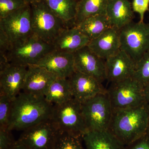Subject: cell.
I'll list each match as a JSON object with an SVG mask.
<instances>
[{
    "mask_svg": "<svg viewBox=\"0 0 149 149\" xmlns=\"http://www.w3.org/2000/svg\"><path fill=\"white\" fill-rule=\"evenodd\" d=\"M54 105L44 96L21 92L13 100L8 129L11 131H23L50 120Z\"/></svg>",
    "mask_w": 149,
    "mask_h": 149,
    "instance_id": "obj_1",
    "label": "cell"
},
{
    "mask_svg": "<svg viewBox=\"0 0 149 149\" xmlns=\"http://www.w3.org/2000/svg\"><path fill=\"white\" fill-rule=\"evenodd\" d=\"M148 107L113 110L108 130L125 146L139 139L148 129Z\"/></svg>",
    "mask_w": 149,
    "mask_h": 149,
    "instance_id": "obj_2",
    "label": "cell"
},
{
    "mask_svg": "<svg viewBox=\"0 0 149 149\" xmlns=\"http://www.w3.org/2000/svg\"><path fill=\"white\" fill-rule=\"evenodd\" d=\"M29 5L33 35L52 45L58 35L69 27L53 12L44 0Z\"/></svg>",
    "mask_w": 149,
    "mask_h": 149,
    "instance_id": "obj_3",
    "label": "cell"
},
{
    "mask_svg": "<svg viewBox=\"0 0 149 149\" xmlns=\"http://www.w3.org/2000/svg\"><path fill=\"white\" fill-rule=\"evenodd\" d=\"M51 120L59 132L83 138L88 131L82 104L73 98L61 104L54 105Z\"/></svg>",
    "mask_w": 149,
    "mask_h": 149,
    "instance_id": "obj_4",
    "label": "cell"
},
{
    "mask_svg": "<svg viewBox=\"0 0 149 149\" xmlns=\"http://www.w3.org/2000/svg\"><path fill=\"white\" fill-rule=\"evenodd\" d=\"M107 90L113 110L135 107L146 104L143 86L134 77L111 83Z\"/></svg>",
    "mask_w": 149,
    "mask_h": 149,
    "instance_id": "obj_5",
    "label": "cell"
},
{
    "mask_svg": "<svg viewBox=\"0 0 149 149\" xmlns=\"http://www.w3.org/2000/svg\"><path fill=\"white\" fill-rule=\"evenodd\" d=\"M119 30L120 49L137 63L149 50V24L132 21Z\"/></svg>",
    "mask_w": 149,
    "mask_h": 149,
    "instance_id": "obj_6",
    "label": "cell"
},
{
    "mask_svg": "<svg viewBox=\"0 0 149 149\" xmlns=\"http://www.w3.org/2000/svg\"><path fill=\"white\" fill-rule=\"evenodd\" d=\"M53 46L35 35L24 42L12 46L4 56L11 64L28 67L35 65L41 59L52 51Z\"/></svg>",
    "mask_w": 149,
    "mask_h": 149,
    "instance_id": "obj_7",
    "label": "cell"
},
{
    "mask_svg": "<svg viewBox=\"0 0 149 149\" xmlns=\"http://www.w3.org/2000/svg\"><path fill=\"white\" fill-rule=\"evenodd\" d=\"M0 31L7 37L10 47L22 44L33 36L30 5L0 19Z\"/></svg>",
    "mask_w": 149,
    "mask_h": 149,
    "instance_id": "obj_8",
    "label": "cell"
},
{
    "mask_svg": "<svg viewBox=\"0 0 149 149\" xmlns=\"http://www.w3.org/2000/svg\"><path fill=\"white\" fill-rule=\"evenodd\" d=\"M88 130H108L113 109L107 93H101L82 104Z\"/></svg>",
    "mask_w": 149,
    "mask_h": 149,
    "instance_id": "obj_9",
    "label": "cell"
},
{
    "mask_svg": "<svg viewBox=\"0 0 149 149\" xmlns=\"http://www.w3.org/2000/svg\"><path fill=\"white\" fill-rule=\"evenodd\" d=\"M59 133L50 119L23 130L17 141L28 149H53Z\"/></svg>",
    "mask_w": 149,
    "mask_h": 149,
    "instance_id": "obj_10",
    "label": "cell"
},
{
    "mask_svg": "<svg viewBox=\"0 0 149 149\" xmlns=\"http://www.w3.org/2000/svg\"><path fill=\"white\" fill-rule=\"evenodd\" d=\"M73 56L75 70L92 76L102 83L107 80L105 61L93 52L88 45L76 51Z\"/></svg>",
    "mask_w": 149,
    "mask_h": 149,
    "instance_id": "obj_11",
    "label": "cell"
},
{
    "mask_svg": "<svg viewBox=\"0 0 149 149\" xmlns=\"http://www.w3.org/2000/svg\"><path fill=\"white\" fill-rule=\"evenodd\" d=\"M68 80L72 97L81 104L99 94L107 92L102 83L95 78L76 70Z\"/></svg>",
    "mask_w": 149,
    "mask_h": 149,
    "instance_id": "obj_12",
    "label": "cell"
},
{
    "mask_svg": "<svg viewBox=\"0 0 149 149\" xmlns=\"http://www.w3.org/2000/svg\"><path fill=\"white\" fill-rule=\"evenodd\" d=\"M28 67L8 63L0 66V93L13 100L22 91Z\"/></svg>",
    "mask_w": 149,
    "mask_h": 149,
    "instance_id": "obj_13",
    "label": "cell"
},
{
    "mask_svg": "<svg viewBox=\"0 0 149 149\" xmlns=\"http://www.w3.org/2000/svg\"><path fill=\"white\" fill-rule=\"evenodd\" d=\"M34 65L43 68L60 78H68L75 71L73 54L55 50Z\"/></svg>",
    "mask_w": 149,
    "mask_h": 149,
    "instance_id": "obj_14",
    "label": "cell"
},
{
    "mask_svg": "<svg viewBox=\"0 0 149 149\" xmlns=\"http://www.w3.org/2000/svg\"><path fill=\"white\" fill-rule=\"evenodd\" d=\"M136 65V63L120 49L105 60L107 80L111 83L133 77Z\"/></svg>",
    "mask_w": 149,
    "mask_h": 149,
    "instance_id": "obj_15",
    "label": "cell"
},
{
    "mask_svg": "<svg viewBox=\"0 0 149 149\" xmlns=\"http://www.w3.org/2000/svg\"><path fill=\"white\" fill-rule=\"evenodd\" d=\"M57 77L43 68L30 65L27 67L22 92L45 97L51 84Z\"/></svg>",
    "mask_w": 149,
    "mask_h": 149,
    "instance_id": "obj_16",
    "label": "cell"
},
{
    "mask_svg": "<svg viewBox=\"0 0 149 149\" xmlns=\"http://www.w3.org/2000/svg\"><path fill=\"white\" fill-rule=\"evenodd\" d=\"M93 52L105 61L120 50V30L111 27L88 45Z\"/></svg>",
    "mask_w": 149,
    "mask_h": 149,
    "instance_id": "obj_17",
    "label": "cell"
},
{
    "mask_svg": "<svg viewBox=\"0 0 149 149\" xmlns=\"http://www.w3.org/2000/svg\"><path fill=\"white\" fill-rule=\"evenodd\" d=\"M91 40L76 26L64 29L54 40L52 45L55 50L73 54L87 46Z\"/></svg>",
    "mask_w": 149,
    "mask_h": 149,
    "instance_id": "obj_18",
    "label": "cell"
},
{
    "mask_svg": "<svg viewBox=\"0 0 149 149\" xmlns=\"http://www.w3.org/2000/svg\"><path fill=\"white\" fill-rule=\"evenodd\" d=\"M134 12L129 0H109L106 15L112 27L120 29L133 21Z\"/></svg>",
    "mask_w": 149,
    "mask_h": 149,
    "instance_id": "obj_19",
    "label": "cell"
},
{
    "mask_svg": "<svg viewBox=\"0 0 149 149\" xmlns=\"http://www.w3.org/2000/svg\"><path fill=\"white\" fill-rule=\"evenodd\" d=\"M83 140L86 149H123L124 147L108 130H88Z\"/></svg>",
    "mask_w": 149,
    "mask_h": 149,
    "instance_id": "obj_20",
    "label": "cell"
},
{
    "mask_svg": "<svg viewBox=\"0 0 149 149\" xmlns=\"http://www.w3.org/2000/svg\"><path fill=\"white\" fill-rule=\"evenodd\" d=\"M58 17L69 27L75 26L77 15V0H44Z\"/></svg>",
    "mask_w": 149,
    "mask_h": 149,
    "instance_id": "obj_21",
    "label": "cell"
},
{
    "mask_svg": "<svg viewBox=\"0 0 149 149\" xmlns=\"http://www.w3.org/2000/svg\"><path fill=\"white\" fill-rule=\"evenodd\" d=\"M75 26L91 40L95 39L112 27L106 14L89 17Z\"/></svg>",
    "mask_w": 149,
    "mask_h": 149,
    "instance_id": "obj_22",
    "label": "cell"
},
{
    "mask_svg": "<svg viewBox=\"0 0 149 149\" xmlns=\"http://www.w3.org/2000/svg\"><path fill=\"white\" fill-rule=\"evenodd\" d=\"M53 105L61 104L72 97L68 78L57 77L51 84L45 96Z\"/></svg>",
    "mask_w": 149,
    "mask_h": 149,
    "instance_id": "obj_23",
    "label": "cell"
},
{
    "mask_svg": "<svg viewBox=\"0 0 149 149\" xmlns=\"http://www.w3.org/2000/svg\"><path fill=\"white\" fill-rule=\"evenodd\" d=\"M109 0H79L77 2L75 26L89 17L106 15Z\"/></svg>",
    "mask_w": 149,
    "mask_h": 149,
    "instance_id": "obj_24",
    "label": "cell"
},
{
    "mask_svg": "<svg viewBox=\"0 0 149 149\" xmlns=\"http://www.w3.org/2000/svg\"><path fill=\"white\" fill-rule=\"evenodd\" d=\"M83 141L82 137L59 132L53 149H86Z\"/></svg>",
    "mask_w": 149,
    "mask_h": 149,
    "instance_id": "obj_25",
    "label": "cell"
},
{
    "mask_svg": "<svg viewBox=\"0 0 149 149\" xmlns=\"http://www.w3.org/2000/svg\"><path fill=\"white\" fill-rule=\"evenodd\" d=\"M133 77L143 87L149 84V50L136 63Z\"/></svg>",
    "mask_w": 149,
    "mask_h": 149,
    "instance_id": "obj_26",
    "label": "cell"
},
{
    "mask_svg": "<svg viewBox=\"0 0 149 149\" xmlns=\"http://www.w3.org/2000/svg\"><path fill=\"white\" fill-rule=\"evenodd\" d=\"M29 4L24 0H0V19L4 18Z\"/></svg>",
    "mask_w": 149,
    "mask_h": 149,
    "instance_id": "obj_27",
    "label": "cell"
},
{
    "mask_svg": "<svg viewBox=\"0 0 149 149\" xmlns=\"http://www.w3.org/2000/svg\"><path fill=\"white\" fill-rule=\"evenodd\" d=\"M13 100L3 93H0V128H7Z\"/></svg>",
    "mask_w": 149,
    "mask_h": 149,
    "instance_id": "obj_28",
    "label": "cell"
},
{
    "mask_svg": "<svg viewBox=\"0 0 149 149\" xmlns=\"http://www.w3.org/2000/svg\"><path fill=\"white\" fill-rule=\"evenodd\" d=\"M11 132L7 128H0V149L13 148L16 141Z\"/></svg>",
    "mask_w": 149,
    "mask_h": 149,
    "instance_id": "obj_29",
    "label": "cell"
},
{
    "mask_svg": "<svg viewBox=\"0 0 149 149\" xmlns=\"http://www.w3.org/2000/svg\"><path fill=\"white\" fill-rule=\"evenodd\" d=\"M131 5L134 13L140 15L139 21L143 22L145 13L149 11V0H133Z\"/></svg>",
    "mask_w": 149,
    "mask_h": 149,
    "instance_id": "obj_30",
    "label": "cell"
},
{
    "mask_svg": "<svg viewBox=\"0 0 149 149\" xmlns=\"http://www.w3.org/2000/svg\"><path fill=\"white\" fill-rule=\"evenodd\" d=\"M123 149H149V131L132 143L124 146Z\"/></svg>",
    "mask_w": 149,
    "mask_h": 149,
    "instance_id": "obj_31",
    "label": "cell"
},
{
    "mask_svg": "<svg viewBox=\"0 0 149 149\" xmlns=\"http://www.w3.org/2000/svg\"><path fill=\"white\" fill-rule=\"evenodd\" d=\"M143 93L146 103L149 105V84L144 86Z\"/></svg>",
    "mask_w": 149,
    "mask_h": 149,
    "instance_id": "obj_32",
    "label": "cell"
},
{
    "mask_svg": "<svg viewBox=\"0 0 149 149\" xmlns=\"http://www.w3.org/2000/svg\"><path fill=\"white\" fill-rule=\"evenodd\" d=\"M13 149H28L19 141H16Z\"/></svg>",
    "mask_w": 149,
    "mask_h": 149,
    "instance_id": "obj_33",
    "label": "cell"
},
{
    "mask_svg": "<svg viewBox=\"0 0 149 149\" xmlns=\"http://www.w3.org/2000/svg\"><path fill=\"white\" fill-rule=\"evenodd\" d=\"M24 1H25L27 3L29 4H31L34 3L41 1H43V0H24Z\"/></svg>",
    "mask_w": 149,
    "mask_h": 149,
    "instance_id": "obj_34",
    "label": "cell"
},
{
    "mask_svg": "<svg viewBox=\"0 0 149 149\" xmlns=\"http://www.w3.org/2000/svg\"><path fill=\"white\" fill-rule=\"evenodd\" d=\"M148 111H149V122H148V130L149 131V105H148Z\"/></svg>",
    "mask_w": 149,
    "mask_h": 149,
    "instance_id": "obj_35",
    "label": "cell"
},
{
    "mask_svg": "<svg viewBox=\"0 0 149 149\" xmlns=\"http://www.w3.org/2000/svg\"><path fill=\"white\" fill-rule=\"evenodd\" d=\"M77 1H79V0H77Z\"/></svg>",
    "mask_w": 149,
    "mask_h": 149,
    "instance_id": "obj_36",
    "label": "cell"
}]
</instances>
